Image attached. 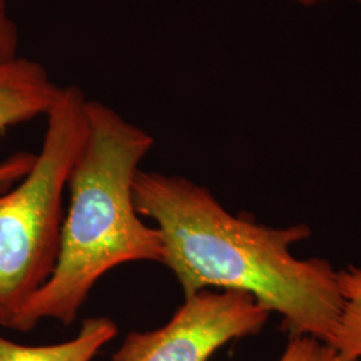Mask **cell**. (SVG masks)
<instances>
[{
	"label": "cell",
	"mask_w": 361,
	"mask_h": 361,
	"mask_svg": "<svg viewBox=\"0 0 361 361\" xmlns=\"http://www.w3.org/2000/svg\"><path fill=\"white\" fill-rule=\"evenodd\" d=\"M133 195L140 216L161 232V264L185 298L205 289L244 292L280 314L290 335L329 341L343 307L337 271L324 258L290 252L310 238V226L273 228L235 216L205 186L158 171L140 169Z\"/></svg>",
	"instance_id": "6da1fadb"
},
{
	"label": "cell",
	"mask_w": 361,
	"mask_h": 361,
	"mask_svg": "<svg viewBox=\"0 0 361 361\" xmlns=\"http://www.w3.org/2000/svg\"><path fill=\"white\" fill-rule=\"evenodd\" d=\"M86 113V138L67 180L58 261L27 302L19 332L47 319L71 325L106 273L128 262H162L161 232L143 222L133 195L154 138L102 102L87 101Z\"/></svg>",
	"instance_id": "7a4b0ae2"
},
{
	"label": "cell",
	"mask_w": 361,
	"mask_h": 361,
	"mask_svg": "<svg viewBox=\"0 0 361 361\" xmlns=\"http://www.w3.org/2000/svg\"><path fill=\"white\" fill-rule=\"evenodd\" d=\"M87 101L66 86L47 118L40 152L13 190L0 195V326L18 331L27 302L55 269L63 197L87 133Z\"/></svg>",
	"instance_id": "3957f363"
},
{
	"label": "cell",
	"mask_w": 361,
	"mask_h": 361,
	"mask_svg": "<svg viewBox=\"0 0 361 361\" xmlns=\"http://www.w3.org/2000/svg\"><path fill=\"white\" fill-rule=\"evenodd\" d=\"M269 316L247 293L205 289L186 297L165 325L130 332L111 361H209L231 341L258 335Z\"/></svg>",
	"instance_id": "277c9868"
},
{
	"label": "cell",
	"mask_w": 361,
	"mask_h": 361,
	"mask_svg": "<svg viewBox=\"0 0 361 361\" xmlns=\"http://www.w3.org/2000/svg\"><path fill=\"white\" fill-rule=\"evenodd\" d=\"M62 89L39 62L19 55L0 61V138L13 126L49 116Z\"/></svg>",
	"instance_id": "5b68a950"
},
{
	"label": "cell",
	"mask_w": 361,
	"mask_h": 361,
	"mask_svg": "<svg viewBox=\"0 0 361 361\" xmlns=\"http://www.w3.org/2000/svg\"><path fill=\"white\" fill-rule=\"evenodd\" d=\"M116 334L111 319L90 317L75 337L51 345H22L0 336V361H91Z\"/></svg>",
	"instance_id": "8992f818"
},
{
	"label": "cell",
	"mask_w": 361,
	"mask_h": 361,
	"mask_svg": "<svg viewBox=\"0 0 361 361\" xmlns=\"http://www.w3.org/2000/svg\"><path fill=\"white\" fill-rule=\"evenodd\" d=\"M343 307L334 334L326 343L338 361H361V269L337 271Z\"/></svg>",
	"instance_id": "52a82bcc"
},
{
	"label": "cell",
	"mask_w": 361,
	"mask_h": 361,
	"mask_svg": "<svg viewBox=\"0 0 361 361\" xmlns=\"http://www.w3.org/2000/svg\"><path fill=\"white\" fill-rule=\"evenodd\" d=\"M279 361H338L326 343L310 336H292Z\"/></svg>",
	"instance_id": "ba28073f"
},
{
	"label": "cell",
	"mask_w": 361,
	"mask_h": 361,
	"mask_svg": "<svg viewBox=\"0 0 361 361\" xmlns=\"http://www.w3.org/2000/svg\"><path fill=\"white\" fill-rule=\"evenodd\" d=\"M19 30L10 13L8 0H0V61L18 56Z\"/></svg>",
	"instance_id": "9c48e42d"
},
{
	"label": "cell",
	"mask_w": 361,
	"mask_h": 361,
	"mask_svg": "<svg viewBox=\"0 0 361 361\" xmlns=\"http://www.w3.org/2000/svg\"><path fill=\"white\" fill-rule=\"evenodd\" d=\"M35 154L18 153L0 162V189L8 188L13 182L22 180L32 168Z\"/></svg>",
	"instance_id": "30bf717a"
},
{
	"label": "cell",
	"mask_w": 361,
	"mask_h": 361,
	"mask_svg": "<svg viewBox=\"0 0 361 361\" xmlns=\"http://www.w3.org/2000/svg\"><path fill=\"white\" fill-rule=\"evenodd\" d=\"M296 1L304 4V6H313V4H317V3H322V1H328V0H296Z\"/></svg>",
	"instance_id": "8fae6325"
},
{
	"label": "cell",
	"mask_w": 361,
	"mask_h": 361,
	"mask_svg": "<svg viewBox=\"0 0 361 361\" xmlns=\"http://www.w3.org/2000/svg\"><path fill=\"white\" fill-rule=\"evenodd\" d=\"M357 1H360V3H361V0H357Z\"/></svg>",
	"instance_id": "7c38bea8"
}]
</instances>
